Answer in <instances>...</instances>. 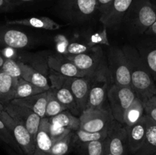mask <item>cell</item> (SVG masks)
Returning <instances> with one entry per match:
<instances>
[{
    "label": "cell",
    "instance_id": "83f0119b",
    "mask_svg": "<svg viewBox=\"0 0 156 155\" xmlns=\"http://www.w3.org/2000/svg\"><path fill=\"white\" fill-rule=\"evenodd\" d=\"M46 90L39 88L30 82L27 81L26 80L20 78L18 79V84L15 90V99H23L27 97L36 95V94H41V93L45 92ZM14 99V100H15Z\"/></svg>",
    "mask_w": 156,
    "mask_h": 155
},
{
    "label": "cell",
    "instance_id": "7bdbcfd3",
    "mask_svg": "<svg viewBox=\"0 0 156 155\" xmlns=\"http://www.w3.org/2000/svg\"><path fill=\"white\" fill-rule=\"evenodd\" d=\"M145 34L148 35V36H154L156 37V21H155L153 24L146 30V32L145 33Z\"/></svg>",
    "mask_w": 156,
    "mask_h": 155
},
{
    "label": "cell",
    "instance_id": "603a6c76",
    "mask_svg": "<svg viewBox=\"0 0 156 155\" xmlns=\"http://www.w3.org/2000/svg\"><path fill=\"white\" fill-rule=\"evenodd\" d=\"M35 142L37 149H39L40 150L46 153H50L54 141L50 135V121L47 117L41 119L37 133L35 138Z\"/></svg>",
    "mask_w": 156,
    "mask_h": 155
},
{
    "label": "cell",
    "instance_id": "277c9868",
    "mask_svg": "<svg viewBox=\"0 0 156 155\" xmlns=\"http://www.w3.org/2000/svg\"><path fill=\"white\" fill-rule=\"evenodd\" d=\"M65 56L79 69L86 72L90 77H94L101 73L109 72L103 50L100 46H92L87 53L75 56L66 55Z\"/></svg>",
    "mask_w": 156,
    "mask_h": 155
},
{
    "label": "cell",
    "instance_id": "1f68e13d",
    "mask_svg": "<svg viewBox=\"0 0 156 155\" xmlns=\"http://www.w3.org/2000/svg\"><path fill=\"white\" fill-rule=\"evenodd\" d=\"M75 132L72 131L65 137L55 141L52 146L50 154L52 155H66L69 153L72 144H73Z\"/></svg>",
    "mask_w": 156,
    "mask_h": 155
},
{
    "label": "cell",
    "instance_id": "ffe728a7",
    "mask_svg": "<svg viewBox=\"0 0 156 155\" xmlns=\"http://www.w3.org/2000/svg\"><path fill=\"white\" fill-rule=\"evenodd\" d=\"M18 79L12 78L0 70V103L4 106L15 99Z\"/></svg>",
    "mask_w": 156,
    "mask_h": 155
},
{
    "label": "cell",
    "instance_id": "3957f363",
    "mask_svg": "<svg viewBox=\"0 0 156 155\" xmlns=\"http://www.w3.org/2000/svg\"><path fill=\"white\" fill-rule=\"evenodd\" d=\"M124 20H128L136 33L145 34L156 21V5L150 0H135Z\"/></svg>",
    "mask_w": 156,
    "mask_h": 155
},
{
    "label": "cell",
    "instance_id": "8fae6325",
    "mask_svg": "<svg viewBox=\"0 0 156 155\" xmlns=\"http://www.w3.org/2000/svg\"><path fill=\"white\" fill-rule=\"evenodd\" d=\"M110 80L111 78L109 72L101 73L93 77L86 109L104 107V103L108 97Z\"/></svg>",
    "mask_w": 156,
    "mask_h": 155
},
{
    "label": "cell",
    "instance_id": "5b68a950",
    "mask_svg": "<svg viewBox=\"0 0 156 155\" xmlns=\"http://www.w3.org/2000/svg\"><path fill=\"white\" fill-rule=\"evenodd\" d=\"M136 95L131 86H120L115 84L108 90L110 109L116 121L123 123L125 111L130 106Z\"/></svg>",
    "mask_w": 156,
    "mask_h": 155
},
{
    "label": "cell",
    "instance_id": "44dd1931",
    "mask_svg": "<svg viewBox=\"0 0 156 155\" xmlns=\"http://www.w3.org/2000/svg\"><path fill=\"white\" fill-rule=\"evenodd\" d=\"M146 120L147 127L144 143L134 155H156V122L146 115Z\"/></svg>",
    "mask_w": 156,
    "mask_h": 155
},
{
    "label": "cell",
    "instance_id": "cb8c5ba5",
    "mask_svg": "<svg viewBox=\"0 0 156 155\" xmlns=\"http://www.w3.org/2000/svg\"><path fill=\"white\" fill-rule=\"evenodd\" d=\"M49 121L53 124L63 127L72 131L79 130L80 129V119L76 115H73L68 109L60 112L55 116L48 118Z\"/></svg>",
    "mask_w": 156,
    "mask_h": 155
},
{
    "label": "cell",
    "instance_id": "4fadbf2b",
    "mask_svg": "<svg viewBox=\"0 0 156 155\" xmlns=\"http://www.w3.org/2000/svg\"><path fill=\"white\" fill-rule=\"evenodd\" d=\"M135 0H113L100 15V21L106 27L119 25L124 20Z\"/></svg>",
    "mask_w": 156,
    "mask_h": 155
},
{
    "label": "cell",
    "instance_id": "5bb4252c",
    "mask_svg": "<svg viewBox=\"0 0 156 155\" xmlns=\"http://www.w3.org/2000/svg\"><path fill=\"white\" fill-rule=\"evenodd\" d=\"M107 150L114 155H126L128 147V136L126 127L114 120L111 124L106 138Z\"/></svg>",
    "mask_w": 156,
    "mask_h": 155
},
{
    "label": "cell",
    "instance_id": "4dcf8cb0",
    "mask_svg": "<svg viewBox=\"0 0 156 155\" xmlns=\"http://www.w3.org/2000/svg\"><path fill=\"white\" fill-rule=\"evenodd\" d=\"M66 109V106L60 103L51 90L50 89L47 91V102L46 106L45 117L50 118V117L55 116Z\"/></svg>",
    "mask_w": 156,
    "mask_h": 155
},
{
    "label": "cell",
    "instance_id": "f1b7e54d",
    "mask_svg": "<svg viewBox=\"0 0 156 155\" xmlns=\"http://www.w3.org/2000/svg\"><path fill=\"white\" fill-rule=\"evenodd\" d=\"M77 147L81 155H105L107 151L106 139L85 143Z\"/></svg>",
    "mask_w": 156,
    "mask_h": 155
},
{
    "label": "cell",
    "instance_id": "9a60e30c",
    "mask_svg": "<svg viewBox=\"0 0 156 155\" xmlns=\"http://www.w3.org/2000/svg\"><path fill=\"white\" fill-rule=\"evenodd\" d=\"M48 65L50 70L66 77L84 78L89 76L86 72L79 69L64 55L59 53L50 54L48 58Z\"/></svg>",
    "mask_w": 156,
    "mask_h": 155
},
{
    "label": "cell",
    "instance_id": "74e56055",
    "mask_svg": "<svg viewBox=\"0 0 156 155\" xmlns=\"http://www.w3.org/2000/svg\"><path fill=\"white\" fill-rule=\"evenodd\" d=\"M70 132H72V130L69 129H65L63 127H60L59 126H56V125L53 124L50 122V135H51L52 139L53 140V141H56L58 140L61 139L63 137H65L67 134L69 133Z\"/></svg>",
    "mask_w": 156,
    "mask_h": 155
},
{
    "label": "cell",
    "instance_id": "7c38bea8",
    "mask_svg": "<svg viewBox=\"0 0 156 155\" xmlns=\"http://www.w3.org/2000/svg\"><path fill=\"white\" fill-rule=\"evenodd\" d=\"M5 110L12 118L22 123L35 140L38 128L42 119L41 116H39L29 108L11 103L5 106Z\"/></svg>",
    "mask_w": 156,
    "mask_h": 155
},
{
    "label": "cell",
    "instance_id": "60d3db41",
    "mask_svg": "<svg viewBox=\"0 0 156 155\" xmlns=\"http://www.w3.org/2000/svg\"><path fill=\"white\" fill-rule=\"evenodd\" d=\"M54 41L56 43V44H62V45L66 46H68L69 44V40L64 35L62 34H59L55 36Z\"/></svg>",
    "mask_w": 156,
    "mask_h": 155
},
{
    "label": "cell",
    "instance_id": "ee69618b",
    "mask_svg": "<svg viewBox=\"0 0 156 155\" xmlns=\"http://www.w3.org/2000/svg\"><path fill=\"white\" fill-rule=\"evenodd\" d=\"M15 5L18 4H24V3H31L37 2L44 1V0H11Z\"/></svg>",
    "mask_w": 156,
    "mask_h": 155
},
{
    "label": "cell",
    "instance_id": "7402d4cb",
    "mask_svg": "<svg viewBox=\"0 0 156 155\" xmlns=\"http://www.w3.org/2000/svg\"><path fill=\"white\" fill-rule=\"evenodd\" d=\"M18 62L21 67V78L23 79L46 91H49L50 89V83H49L47 76L24 62L21 61H18Z\"/></svg>",
    "mask_w": 156,
    "mask_h": 155
},
{
    "label": "cell",
    "instance_id": "8d00e7d4",
    "mask_svg": "<svg viewBox=\"0 0 156 155\" xmlns=\"http://www.w3.org/2000/svg\"><path fill=\"white\" fill-rule=\"evenodd\" d=\"M88 46H98L100 44H104V45L109 46V41L108 40V36H107V32L106 29L101 32L99 33H94V34L91 35L90 36L89 42L88 43Z\"/></svg>",
    "mask_w": 156,
    "mask_h": 155
},
{
    "label": "cell",
    "instance_id": "f6af8a7d",
    "mask_svg": "<svg viewBox=\"0 0 156 155\" xmlns=\"http://www.w3.org/2000/svg\"><path fill=\"white\" fill-rule=\"evenodd\" d=\"M33 155H52L50 154V153H46V152L42 151V150H40L39 149H37L35 150L34 153Z\"/></svg>",
    "mask_w": 156,
    "mask_h": 155
},
{
    "label": "cell",
    "instance_id": "484cf974",
    "mask_svg": "<svg viewBox=\"0 0 156 155\" xmlns=\"http://www.w3.org/2000/svg\"><path fill=\"white\" fill-rule=\"evenodd\" d=\"M145 115L144 106L143 100L136 97L130 106L125 111L123 115V123L126 126H130L140 121Z\"/></svg>",
    "mask_w": 156,
    "mask_h": 155
},
{
    "label": "cell",
    "instance_id": "836d02e7",
    "mask_svg": "<svg viewBox=\"0 0 156 155\" xmlns=\"http://www.w3.org/2000/svg\"><path fill=\"white\" fill-rule=\"evenodd\" d=\"M0 70L15 78L19 79L20 78H21V70L19 62L18 61V62L15 61V59H5L4 64Z\"/></svg>",
    "mask_w": 156,
    "mask_h": 155
},
{
    "label": "cell",
    "instance_id": "c3c4849f",
    "mask_svg": "<svg viewBox=\"0 0 156 155\" xmlns=\"http://www.w3.org/2000/svg\"><path fill=\"white\" fill-rule=\"evenodd\" d=\"M105 155H114V154H112V153H109V152H108V150H107V151H106V153H105Z\"/></svg>",
    "mask_w": 156,
    "mask_h": 155
},
{
    "label": "cell",
    "instance_id": "8992f818",
    "mask_svg": "<svg viewBox=\"0 0 156 155\" xmlns=\"http://www.w3.org/2000/svg\"><path fill=\"white\" fill-rule=\"evenodd\" d=\"M108 61L113 83L120 86H131L129 63L123 49L117 47L110 49Z\"/></svg>",
    "mask_w": 156,
    "mask_h": 155
},
{
    "label": "cell",
    "instance_id": "e0dca14e",
    "mask_svg": "<svg viewBox=\"0 0 156 155\" xmlns=\"http://www.w3.org/2000/svg\"><path fill=\"white\" fill-rule=\"evenodd\" d=\"M127 131L128 147L131 153L135 154L143 146L146 135V115L143 118L130 126H125Z\"/></svg>",
    "mask_w": 156,
    "mask_h": 155
},
{
    "label": "cell",
    "instance_id": "f907efd6",
    "mask_svg": "<svg viewBox=\"0 0 156 155\" xmlns=\"http://www.w3.org/2000/svg\"><path fill=\"white\" fill-rule=\"evenodd\" d=\"M1 141H1V139H0V142H1Z\"/></svg>",
    "mask_w": 156,
    "mask_h": 155
},
{
    "label": "cell",
    "instance_id": "52a82bcc",
    "mask_svg": "<svg viewBox=\"0 0 156 155\" xmlns=\"http://www.w3.org/2000/svg\"><path fill=\"white\" fill-rule=\"evenodd\" d=\"M80 129L86 132H97L105 130L111 126L115 119L111 110L105 107L89 108L79 115Z\"/></svg>",
    "mask_w": 156,
    "mask_h": 155
},
{
    "label": "cell",
    "instance_id": "d590c367",
    "mask_svg": "<svg viewBox=\"0 0 156 155\" xmlns=\"http://www.w3.org/2000/svg\"><path fill=\"white\" fill-rule=\"evenodd\" d=\"M145 114L156 122V95L143 101Z\"/></svg>",
    "mask_w": 156,
    "mask_h": 155
},
{
    "label": "cell",
    "instance_id": "b9f144b4",
    "mask_svg": "<svg viewBox=\"0 0 156 155\" xmlns=\"http://www.w3.org/2000/svg\"><path fill=\"white\" fill-rule=\"evenodd\" d=\"M14 3L11 0H0V10H8L13 7Z\"/></svg>",
    "mask_w": 156,
    "mask_h": 155
},
{
    "label": "cell",
    "instance_id": "ac0fdd59",
    "mask_svg": "<svg viewBox=\"0 0 156 155\" xmlns=\"http://www.w3.org/2000/svg\"><path fill=\"white\" fill-rule=\"evenodd\" d=\"M47 102V91H45V92L41 93L36 95L27 97L26 98L15 99L11 101V103L29 108L41 118H44Z\"/></svg>",
    "mask_w": 156,
    "mask_h": 155
},
{
    "label": "cell",
    "instance_id": "ba28073f",
    "mask_svg": "<svg viewBox=\"0 0 156 155\" xmlns=\"http://www.w3.org/2000/svg\"><path fill=\"white\" fill-rule=\"evenodd\" d=\"M0 119L10 130L24 155H33L36 150V142L27 128L12 118L5 109L0 114Z\"/></svg>",
    "mask_w": 156,
    "mask_h": 155
},
{
    "label": "cell",
    "instance_id": "7dc6e473",
    "mask_svg": "<svg viewBox=\"0 0 156 155\" xmlns=\"http://www.w3.org/2000/svg\"><path fill=\"white\" fill-rule=\"evenodd\" d=\"M4 109H5V106L3 104H2L1 103H0V114H1V112H2Z\"/></svg>",
    "mask_w": 156,
    "mask_h": 155
},
{
    "label": "cell",
    "instance_id": "9c48e42d",
    "mask_svg": "<svg viewBox=\"0 0 156 155\" xmlns=\"http://www.w3.org/2000/svg\"><path fill=\"white\" fill-rule=\"evenodd\" d=\"M50 83V90L54 93L58 100L75 115H80L75 97L69 88L62 82V75L50 70L48 75Z\"/></svg>",
    "mask_w": 156,
    "mask_h": 155
},
{
    "label": "cell",
    "instance_id": "e575fe53",
    "mask_svg": "<svg viewBox=\"0 0 156 155\" xmlns=\"http://www.w3.org/2000/svg\"><path fill=\"white\" fill-rule=\"evenodd\" d=\"M92 46H90L87 43H71L68 45L66 50V55L70 56H75V55H79L82 53H87Z\"/></svg>",
    "mask_w": 156,
    "mask_h": 155
},
{
    "label": "cell",
    "instance_id": "bcb514c9",
    "mask_svg": "<svg viewBox=\"0 0 156 155\" xmlns=\"http://www.w3.org/2000/svg\"><path fill=\"white\" fill-rule=\"evenodd\" d=\"M5 58L4 56H2V55H0V68H2V66L3 65V64H4V62H5Z\"/></svg>",
    "mask_w": 156,
    "mask_h": 155
},
{
    "label": "cell",
    "instance_id": "d4e9b609",
    "mask_svg": "<svg viewBox=\"0 0 156 155\" xmlns=\"http://www.w3.org/2000/svg\"><path fill=\"white\" fill-rule=\"evenodd\" d=\"M140 50V54L153 78L156 80V37Z\"/></svg>",
    "mask_w": 156,
    "mask_h": 155
},
{
    "label": "cell",
    "instance_id": "30bf717a",
    "mask_svg": "<svg viewBox=\"0 0 156 155\" xmlns=\"http://www.w3.org/2000/svg\"><path fill=\"white\" fill-rule=\"evenodd\" d=\"M92 79L93 77L89 76L84 78H72L62 75V82L69 88L71 92L73 93L81 114L86 109Z\"/></svg>",
    "mask_w": 156,
    "mask_h": 155
},
{
    "label": "cell",
    "instance_id": "d6986e66",
    "mask_svg": "<svg viewBox=\"0 0 156 155\" xmlns=\"http://www.w3.org/2000/svg\"><path fill=\"white\" fill-rule=\"evenodd\" d=\"M9 24H17V25L27 26V27H34V28L44 29L48 30H59L62 25L52 20L48 17H33V18H24V19L14 20L8 21Z\"/></svg>",
    "mask_w": 156,
    "mask_h": 155
},
{
    "label": "cell",
    "instance_id": "f35d334b",
    "mask_svg": "<svg viewBox=\"0 0 156 155\" xmlns=\"http://www.w3.org/2000/svg\"><path fill=\"white\" fill-rule=\"evenodd\" d=\"M15 50H16V49L11 48V47H5L2 50V56H4L5 59H15V56H16V52H15Z\"/></svg>",
    "mask_w": 156,
    "mask_h": 155
},
{
    "label": "cell",
    "instance_id": "2e32d148",
    "mask_svg": "<svg viewBox=\"0 0 156 155\" xmlns=\"http://www.w3.org/2000/svg\"><path fill=\"white\" fill-rule=\"evenodd\" d=\"M33 43L31 38L21 30L0 26V45L14 49H24Z\"/></svg>",
    "mask_w": 156,
    "mask_h": 155
},
{
    "label": "cell",
    "instance_id": "681fc988",
    "mask_svg": "<svg viewBox=\"0 0 156 155\" xmlns=\"http://www.w3.org/2000/svg\"><path fill=\"white\" fill-rule=\"evenodd\" d=\"M12 155H24V154H19V153H16V152H15V153H14L13 154H12Z\"/></svg>",
    "mask_w": 156,
    "mask_h": 155
},
{
    "label": "cell",
    "instance_id": "6da1fadb",
    "mask_svg": "<svg viewBox=\"0 0 156 155\" xmlns=\"http://www.w3.org/2000/svg\"><path fill=\"white\" fill-rule=\"evenodd\" d=\"M129 63L131 88L143 101L156 95L155 79L145 65L138 50L131 46L123 47Z\"/></svg>",
    "mask_w": 156,
    "mask_h": 155
},
{
    "label": "cell",
    "instance_id": "d6a6232c",
    "mask_svg": "<svg viewBox=\"0 0 156 155\" xmlns=\"http://www.w3.org/2000/svg\"><path fill=\"white\" fill-rule=\"evenodd\" d=\"M0 139L2 141L8 144L15 152L19 153V154H24L21 147H19L18 143L14 138L12 134L11 133L10 130L8 129V127L1 119H0Z\"/></svg>",
    "mask_w": 156,
    "mask_h": 155
},
{
    "label": "cell",
    "instance_id": "7a4b0ae2",
    "mask_svg": "<svg viewBox=\"0 0 156 155\" xmlns=\"http://www.w3.org/2000/svg\"><path fill=\"white\" fill-rule=\"evenodd\" d=\"M56 10L62 18L73 24L89 21L98 12L97 0H58Z\"/></svg>",
    "mask_w": 156,
    "mask_h": 155
},
{
    "label": "cell",
    "instance_id": "4316f807",
    "mask_svg": "<svg viewBox=\"0 0 156 155\" xmlns=\"http://www.w3.org/2000/svg\"><path fill=\"white\" fill-rule=\"evenodd\" d=\"M110 127L105 129V130L97 132H86V131L79 129V130L75 132L74 138H73V144L77 147L78 146L81 145L82 144H85V143L106 139L108 135Z\"/></svg>",
    "mask_w": 156,
    "mask_h": 155
},
{
    "label": "cell",
    "instance_id": "ab89813d",
    "mask_svg": "<svg viewBox=\"0 0 156 155\" xmlns=\"http://www.w3.org/2000/svg\"><path fill=\"white\" fill-rule=\"evenodd\" d=\"M98 1V12L102 13L108 5L111 3L113 0H97Z\"/></svg>",
    "mask_w": 156,
    "mask_h": 155
},
{
    "label": "cell",
    "instance_id": "f546056e",
    "mask_svg": "<svg viewBox=\"0 0 156 155\" xmlns=\"http://www.w3.org/2000/svg\"><path fill=\"white\" fill-rule=\"evenodd\" d=\"M50 54L44 53H35V54L29 56L26 60L28 61L29 63L27 64L35 70L38 71L39 72L42 73L46 76H48L50 74L49 69H50L48 65V58Z\"/></svg>",
    "mask_w": 156,
    "mask_h": 155
}]
</instances>
